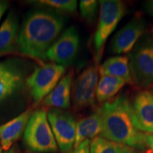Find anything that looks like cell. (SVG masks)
<instances>
[{
    "mask_svg": "<svg viewBox=\"0 0 153 153\" xmlns=\"http://www.w3.org/2000/svg\"><path fill=\"white\" fill-rule=\"evenodd\" d=\"M64 24V18L53 11L36 10L30 13L19 30L16 43L19 51L35 60H46L48 50L60 34Z\"/></svg>",
    "mask_w": 153,
    "mask_h": 153,
    "instance_id": "6da1fadb",
    "label": "cell"
},
{
    "mask_svg": "<svg viewBox=\"0 0 153 153\" xmlns=\"http://www.w3.org/2000/svg\"><path fill=\"white\" fill-rule=\"evenodd\" d=\"M100 108L103 126L100 137L142 152L148 150L145 133L135 128L132 121L131 99L127 94L116 96Z\"/></svg>",
    "mask_w": 153,
    "mask_h": 153,
    "instance_id": "7a4b0ae2",
    "label": "cell"
},
{
    "mask_svg": "<svg viewBox=\"0 0 153 153\" xmlns=\"http://www.w3.org/2000/svg\"><path fill=\"white\" fill-rule=\"evenodd\" d=\"M132 84L138 88L153 86V35L145 33L128 55Z\"/></svg>",
    "mask_w": 153,
    "mask_h": 153,
    "instance_id": "3957f363",
    "label": "cell"
},
{
    "mask_svg": "<svg viewBox=\"0 0 153 153\" xmlns=\"http://www.w3.org/2000/svg\"><path fill=\"white\" fill-rule=\"evenodd\" d=\"M125 3L118 0L99 1V18L94 36L93 45L96 64L101 62L107 40L113 33L118 23L125 16Z\"/></svg>",
    "mask_w": 153,
    "mask_h": 153,
    "instance_id": "277c9868",
    "label": "cell"
},
{
    "mask_svg": "<svg viewBox=\"0 0 153 153\" xmlns=\"http://www.w3.org/2000/svg\"><path fill=\"white\" fill-rule=\"evenodd\" d=\"M24 143L31 152H57L58 147L48 120L46 110L41 108L33 112L24 133Z\"/></svg>",
    "mask_w": 153,
    "mask_h": 153,
    "instance_id": "5b68a950",
    "label": "cell"
},
{
    "mask_svg": "<svg viewBox=\"0 0 153 153\" xmlns=\"http://www.w3.org/2000/svg\"><path fill=\"white\" fill-rule=\"evenodd\" d=\"M65 72V67L55 63L43 64L35 68L26 82L36 104L43 101L55 89Z\"/></svg>",
    "mask_w": 153,
    "mask_h": 153,
    "instance_id": "8992f818",
    "label": "cell"
},
{
    "mask_svg": "<svg viewBox=\"0 0 153 153\" xmlns=\"http://www.w3.org/2000/svg\"><path fill=\"white\" fill-rule=\"evenodd\" d=\"M99 76V67L95 63L85 68L74 79L71 99L75 111L94 106Z\"/></svg>",
    "mask_w": 153,
    "mask_h": 153,
    "instance_id": "52a82bcc",
    "label": "cell"
},
{
    "mask_svg": "<svg viewBox=\"0 0 153 153\" xmlns=\"http://www.w3.org/2000/svg\"><path fill=\"white\" fill-rule=\"evenodd\" d=\"M57 147L62 153H68L74 148L76 135V121L71 113L64 109L51 108L47 111Z\"/></svg>",
    "mask_w": 153,
    "mask_h": 153,
    "instance_id": "ba28073f",
    "label": "cell"
},
{
    "mask_svg": "<svg viewBox=\"0 0 153 153\" xmlns=\"http://www.w3.org/2000/svg\"><path fill=\"white\" fill-rule=\"evenodd\" d=\"M79 47V36L74 26L68 28L49 48L46 57L55 64L65 67L73 62Z\"/></svg>",
    "mask_w": 153,
    "mask_h": 153,
    "instance_id": "9c48e42d",
    "label": "cell"
},
{
    "mask_svg": "<svg viewBox=\"0 0 153 153\" xmlns=\"http://www.w3.org/2000/svg\"><path fill=\"white\" fill-rule=\"evenodd\" d=\"M132 121L144 133L153 134V89L138 91L131 100Z\"/></svg>",
    "mask_w": 153,
    "mask_h": 153,
    "instance_id": "30bf717a",
    "label": "cell"
},
{
    "mask_svg": "<svg viewBox=\"0 0 153 153\" xmlns=\"http://www.w3.org/2000/svg\"><path fill=\"white\" fill-rule=\"evenodd\" d=\"M146 22L141 15H135L115 34L111 43V51L114 54L131 53L140 38L145 34Z\"/></svg>",
    "mask_w": 153,
    "mask_h": 153,
    "instance_id": "8fae6325",
    "label": "cell"
},
{
    "mask_svg": "<svg viewBox=\"0 0 153 153\" xmlns=\"http://www.w3.org/2000/svg\"><path fill=\"white\" fill-rule=\"evenodd\" d=\"M26 76V69L16 59L0 62V103L8 99L22 87Z\"/></svg>",
    "mask_w": 153,
    "mask_h": 153,
    "instance_id": "7c38bea8",
    "label": "cell"
},
{
    "mask_svg": "<svg viewBox=\"0 0 153 153\" xmlns=\"http://www.w3.org/2000/svg\"><path fill=\"white\" fill-rule=\"evenodd\" d=\"M32 114V110L28 108L16 118L0 126V142L2 150H8L22 137Z\"/></svg>",
    "mask_w": 153,
    "mask_h": 153,
    "instance_id": "4fadbf2b",
    "label": "cell"
},
{
    "mask_svg": "<svg viewBox=\"0 0 153 153\" xmlns=\"http://www.w3.org/2000/svg\"><path fill=\"white\" fill-rule=\"evenodd\" d=\"M73 72L70 71L60 80L55 89L42 101L45 106L67 109L71 105Z\"/></svg>",
    "mask_w": 153,
    "mask_h": 153,
    "instance_id": "5bb4252c",
    "label": "cell"
},
{
    "mask_svg": "<svg viewBox=\"0 0 153 153\" xmlns=\"http://www.w3.org/2000/svg\"><path fill=\"white\" fill-rule=\"evenodd\" d=\"M102 117L101 108L81 118L76 123V135L74 148H76L85 140H90L101 136L102 133Z\"/></svg>",
    "mask_w": 153,
    "mask_h": 153,
    "instance_id": "9a60e30c",
    "label": "cell"
},
{
    "mask_svg": "<svg viewBox=\"0 0 153 153\" xmlns=\"http://www.w3.org/2000/svg\"><path fill=\"white\" fill-rule=\"evenodd\" d=\"M19 31L16 15L10 12L0 26V57L14 50L17 43Z\"/></svg>",
    "mask_w": 153,
    "mask_h": 153,
    "instance_id": "2e32d148",
    "label": "cell"
},
{
    "mask_svg": "<svg viewBox=\"0 0 153 153\" xmlns=\"http://www.w3.org/2000/svg\"><path fill=\"white\" fill-rule=\"evenodd\" d=\"M99 75L122 78L125 79L127 83L132 84L128 57L117 55L108 58L99 67Z\"/></svg>",
    "mask_w": 153,
    "mask_h": 153,
    "instance_id": "e0dca14e",
    "label": "cell"
},
{
    "mask_svg": "<svg viewBox=\"0 0 153 153\" xmlns=\"http://www.w3.org/2000/svg\"><path fill=\"white\" fill-rule=\"evenodd\" d=\"M127 83L122 78L112 76H100L97 85L96 98L99 103H105L115 97Z\"/></svg>",
    "mask_w": 153,
    "mask_h": 153,
    "instance_id": "ac0fdd59",
    "label": "cell"
},
{
    "mask_svg": "<svg viewBox=\"0 0 153 153\" xmlns=\"http://www.w3.org/2000/svg\"><path fill=\"white\" fill-rule=\"evenodd\" d=\"M90 153H143V152L99 136L90 140Z\"/></svg>",
    "mask_w": 153,
    "mask_h": 153,
    "instance_id": "d6986e66",
    "label": "cell"
},
{
    "mask_svg": "<svg viewBox=\"0 0 153 153\" xmlns=\"http://www.w3.org/2000/svg\"><path fill=\"white\" fill-rule=\"evenodd\" d=\"M41 5L47 6L51 8L63 13L73 14L76 12L77 1L75 0H40L34 1Z\"/></svg>",
    "mask_w": 153,
    "mask_h": 153,
    "instance_id": "ffe728a7",
    "label": "cell"
},
{
    "mask_svg": "<svg viewBox=\"0 0 153 153\" xmlns=\"http://www.w3.org/2000/svg\"><path fill=\"white\" fill-rule=\"evenodd\" d=\"M99 3L95 0H82L79 3L81 16L88 24L94 22L99 9Z\"/></svg>",
    "mask_w": 153,
    "mask_h": 153,
    "instance_id": "44dd1931",
    "label": "cell"
},
{
    "mask_svg": "<svg viewBox=\"0 0 153 153\" xmlns=\"http://www.w3.org/2000/svg\"><path fill=\"white\" fill-rule=\"evenodd\" d=\"M68 153H90V140H85Z\"/></svg>",
    "mask_w": 153,
    "mask_h": 153,
    "instance_id": "7402d4cb",
    "label": "cell"
},
{
    "mask_svg": "<svg viewBox=\"0 0 153 153\" xmlns=\"http://www.w3.org/2000/svg\"><path fill=\"white\" fill-rule=\"evenodd\" d=\"M145 139L149 150H150L153 153V134L145 133Z\"/></svg>",
    "mask_w": 153,
    "mask_h": 153,
    "instance_id": "603a6c76",
    "label": "cell"
},
{
    "mask_svg": "<svg viewBox=\"0 0 153 153\" xmlns=\"http://www.w3.org/2000/svg\"><path fill=\"white\" fill-rule=\"evenodd\" d=\"M145 9L150 16L153 17V0L148 1L145 2Z\"/></svg>",
    "mask_w": 153,
    "mask_h": 153,
    "instance_id": "cb8c5ba5",
    "label": "cell"
},
{
    "mask_svg": "<svg viewBox=\"0 0 153 153\" xmlns=\"http://www.w3.org/2000/svg\"><path fill=\"white\" fill-rule=\"evenodd\" d=\"M9 3L5 1H0V21H1V18H2L4 14L8 8Z\"/></svg>",
    "mask_w": 153,
    "mask_h": 153,
    "instance_id": "d4e9b609",
    "label": "cell"
},
{
    "mask_svg": "<svg viewBox=\"0 0 153 153\" xmlns=\"http://www.w3.org/2000/svg\"><path fill=\"white\" fill-rule=\"evenodd\" d=\"M3 153H20V150H19V147L17 145H13L10 149H9L8 150L5 151Z\"/></svg>",
    "mask_w": 153,
    "mask_h": 153,
    "instance_id": "484cf974",
    "label": "cell"
},
{
    "mask_svg": "<svg viewBox=\"0 0 153 153\" xmlns=\"http://www.w3.org/2000/svg\"><path fill=\"white\" fill-rule=\"evenodd\" d=\"M26 153H43V152H31V151L28 150L27 152H26Z\"/></svg>",
    "mask_w": 153,
    "mask_h": 153,
    "instance_id": "4316f807",
    "label": "cell"
},
{
    "mask_svg": "<svg viewBox=\"0 0 153 153\" xmlns=\"http://www.w3.org/2000/svg\"><path fill=\"white\" fill-rule=\"evenodd\" d=\"M1 152H2V148H1V142H0V153H1Z\"/></svg>",
    "mask_w": 153,
    "mask_h": 153,
    "instance_id": "83f0119b",
    "label": "cell"
},
{
    "mask_svg": "<svg viewBox=\"0 0 153 153\" xmlns=\"http://www.w3.org/2000/svg\"><path fill=\"white\" fill-rule=\"evenodd\" d=\"M152 35H153V34H152Z\"/></svg>",
    "mask_w": 153,
    "mask_h": 153,
    "instance_id": "f1b7e54d",
    "label": "cell"
}]
</instances>
